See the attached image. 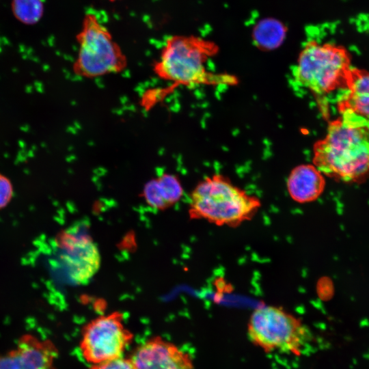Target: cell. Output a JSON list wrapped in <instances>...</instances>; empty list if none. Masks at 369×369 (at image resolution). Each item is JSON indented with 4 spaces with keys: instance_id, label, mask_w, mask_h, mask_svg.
Segmentation results:
<instances>
[{
    "instance_id": "obj_4",
    "label": "cell",
    "mask_w": 369,
    "mask_h": 369,
    "mask_svg": "<svg viewBox=\"0 0 369 369\" xmlns=\"http://www.w3.org/2000/svg\"><path fill=\"white\" fill-rule=\"evenodd\" d=\"M77 41L78 52L72 64L76 76L94 79L127 69L126 55L95 13L85 15Z\"/></svg>"
},
{
    "instance_id": "obj_15",
    "label": "cell",
    "mask_w": 369,
    "mask_h": 369,
    "mask_svg": "<svg viewBox=\"0 0 369 369\" xmlns=\"http://www.w3.org/2000/svg\"><path fill=\"white\" fill-rule=\"evenodd\" d=\"M12 10L16 18L25 24H34L43 13L40 0H13Z\"/></svg>"
},
{
    "instance_id": "obj_14",
    "label": "cell",
    "mask_w": 369,
    "mask_h": 369,
    "mask_svg": "<svg viewBox=\"0 0 369 369\" xmlns=\"http://www.w3.org/2000/svg\"><path fill=\"white\" fill-rule=\"evenodd\" d=\"M156 190L167 208L176 204L183 195V188L179 178L169 173H163L152 178Z\"/></svg>"
},
{
    "instance_id": "obj_8",
    "label": "cell",
    "mask_w": 369,
    "mask_h": 369,
    "mask_svg": "<svg viewBox=\"0 0 369 369\" xmlns=\"http://www.w3.org/2000/svg\"><path fill=\"white\" fill-rule=\"evenodd\" d=\"M56 243L71 281L78 285L87 284L98 272L101 258L86 225L81 222L66 229Z\"/></svg>"
},
{
    "instance_id": "obj_3",
    "label": "cell",
    "mask_w": 369,
    "mask_h": 369,
    "mask_svg": "<svg viewBox=\"0 0 369 369\" xmlns=\"http://www.w3.org/2000/svg\"><path fill=\"white\" fill-rule=\"evenodd\" d=\"M262 206L260 200L221 174L208 176L191 192L189 215L217 226L236 228L251 220Z\"/></svg>"
},
{
    "instance_id": "obj_9",
    "label": "cell",
    "mask_w": 369,
    "mask_h": 369,
    "mask_svg": "<svg viewBox=\"0 0 369 369\" xmlns=\"http://www.w3.org/2000/svg\"><path fill=\"white\" fill-rule=\"evenodd\" d=\"M130 359L134 369H194L187 353L160 336L137 347Z\"/></svg>"
},
{
    "instance_id": "obj_6",
    "label": "cell",
    "mask_w": 369,
    "mask_h": 369,
    "mask_svg": "<svg viewBox=\"0 0 369 369\" xmlns=\"http://www.w3.org/2000/svg\"><path fill=\"white\" fill-rule=\"evenodd\" d=\"M251 341L266 352L279 351L300 355L310 334L300 319L282 308L261 305L248 323Z\"/></svg>"
},
{
    "instance_id": "obj_12",
    "label": "cell",
    "mask_w": 369,
    "mask_h": 369,
    "mask_svg": "<svg viewBox=\"0 0 369 369\" xmlns=\"http://www.w3.org/2000/svg\"><path fill=\"white\" fill-rule=\"evenodd\" d=\"M346 90L339 101V111L348 109L369 119V72L351 68Z\"/></svg>"
},
{
    "instance_id": "obj_2",
    "label": "cell",
    "mask_w": 369,
    "mask_h": 369,
    "mask_svg": "<svg viewBox=\"0 0 369 369\" xmlns=\"http://www.w3.org/2000/svg\"><path fill=\"white\" fill-rule=\"evenodd\" d=\"M217 51L214 42L200 37L174 35L167 38L152 67L154 75L166 84L160 86L164 96L167 98L179 87L234 83V77L208 70V61Z\"/></svg>"
},
{
    "instance_id": "obj_10",
    "label": "cell",
    "mask_w": 369,
    "mask_h": 369,
    "mask_svg": "<svg viewBox=\"0 0 369 369\" xmlns=\"http://www.w3.org/2000/svg\"><path fill=\"white\" fill-rule=\"evenodd\" d=\"M57 351L52 342L23 336L16 348L0 356V369H55Z\"/></svg>"
},
{
    "instance_id": "obj_17",
    "label": "cell",
    "mask_w": 369,
    "mask_h": 369,
    "mask_svg": "<svg viewBox=\"0 0 369 369\" xmlns=\"http://www.w3.org/2000/svg\"><path fill=\"white\" fill-rule=\"evenodd\" d=\"M90 369H134L131 359L122 357L94 364Z\"/></svg>"
},
{
    "instance_id": "obj_18",
    "label": "cell",
    "mask_w": 369,
    "mask_h": 369,
    "mask_svg": "<svg viewBox=\"0 0 369 369\" xmlns=\"http://www.w3.org/2000/svg\"><path fill=\"white\" fill-rule=\"evenodd\" d=\"M109 1H118V0H109Z\"/></svg>"
},
{
    "instance_id": "obj_16",
    "label": "cell",
    "mask_w": 369,
    "mask_h": 369,
    "mask_svg": "<svg viewBox=\"0 0 369 369\" xmlns=\"http://www.w3.org/2000/svg\"><path fill=\"white\" fill-rule=\"evenodd\" d=\"M14 196V187L11 180L0 173V210L11 202Z\"/></svg>"
},
{
    "instance_id": "obj_5",
    "label": "cell",
    "mask_w": 369,
    "mask_h": 369,
    "mask_svg": "<svg viewBox=\"0 0 369 369\" xmlns=\"http://www.w3.org/2000/svg\"><path fill=\"white\" fill-rule=\"evenodd\" d=\"M351 69L350 55L344 47L311 40L301 50L293 75L301 86L322 96L346 89Z\"/></svg>"
},
{
    "instance_id": "obj_1",
    "label": "cell",
    "mask_w": 369,
    "mask_h": 369,
    "mask_svg": "<svg viewBox=\"0 0 369 369\" xmlns=\"http://www.w3.org/2000/svg\"><path fill=\"white\" fill-rule=\"evenodd\" d=\"M340 113L315 144L313 165L324 176L359 181L369 174V119L348 109Z\"/></svg>"
},
{
    "instance_id": "obj_7",
    "label": "cell",
    "mask_w": 369,
    "mask_h": 369,
    "mask_svg": "<svg viewBox=\"0 0 369 369\" xmlns=\"http://www.w3.org/2000/svg\"><path fill=\"white\" fill-rule=\"evenodd\" d=\"M133 339L122 314L113 312L97 317L84 326L80 349L84 359L94 365L122 357Z\"/></svg>"
},
{
    "instance_id": "obj_13",
    "label": "cell",
    "mask_w": 369,
    "mask_h": 369,
    "mask_svg": "<svg viewBox=\"0 0 369 369\" xmlns=\"http://www.w3.org/2000/svg\"><path fill=\"white\" fill-rule=\"evenodd\" d=\"M287 29L280 20L273 18L260 20L252 30L254 42L263 50H273L283 43Z\"/></svg>"
},
{
    "instance_id": "obj_11",
    "label": "cell",
    "mask_w": 369,
    "mask_h": 369,
    "mask_svg": "<svg viewBox=\"0 0 369 369\" xmlns=\"http://www.w3.org/2000/svg\"><path fill=\"white\" fill-rule=\"evenodd\" d=\"M325 187L324 175L312 164H301L294 167L286 181L289 196L299 204L316 200L322 195Z\"/></svg>"
}]
</instances>
